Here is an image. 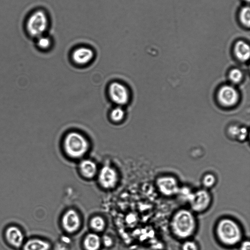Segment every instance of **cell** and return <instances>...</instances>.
<instances>
[{
	"label": "cell",
	"instance_id": "19",
	"mask_svg": "<svg viewBox=\"0 0 250 250\" xmlns=\"http://www.w3.org/2000/svg\"><path fill=\"white\" fill-rule=\"evenodd\" d=\"M36 46L39 49L46 50L51 45V40L45 34L40 36L34 39Z\"/></svg>",
	"mask_w": 250,
	"mask_h": 250
},
{
	"label": "cell",
	"instance_id": "4",
	"mask_svg": "<svg viewBox=\"0 0 250 250\" xmlns=\"http://www.w3.org/2000/svg\"><path fill=\"white\" fill-rule=\"evenodd\" d=\"M64 148L66 154L72 158L83 156L88 148V144L84 137L77 132H71L64 139Z\"/></svg>",
	"mask_w": 250,
	"mask_h": 250
},
{
	"label": "cell",
	"instance_id": "25",
	"mask_svg": "<svg viewBox=\"0 0 250 250\" xmlns=\"http://www.w3.org/2000/svg\"><path fill=\"white\" fill-rule=\"evenodd\" d=\"M102 243L107 248L110 247L113 244L112 238L108 235H104L101 239Z\"/></svg>",
	"mask_w": 250,
	"mask_h": 250
},
{
	"label": "cell",
	"instance_id": "9",
	"mask_svg": "<svg viewBox=\"0 0 250 250\" xmlns=\"http://www.w3.org/2000/svg\"><path fill=\"white\" fill-rule=\"evenodd\" d=\"M63 229L69 233L76 232L81 225V219L79 213L73 209L67 210L63 215L62 219Z\"/></svg>",
	"mask_w": 250,
	"mask_h": 250
},
{
	"label": "cell",
	"instance_id": "26",
	"mask_svg": "<svg viewBox=\"0 0 250 250\" xmlns=\"http://www.w3.org/2000/svg\"><path fill=\"white\" fill-rule=\"evenodd\" d=\"M239 250H250V243L249 240H245L240 242Z\"/></svg>",
	"mask_w": 250,
	"mask_h": 250
},
{
	"label": "cell",
	"instance_id": "16",
	"mask_svg": "<svg viewBox=\"0 0 250 250\" xmlns=\"http://www.w3.org/2000/svg\"><path fill=\"white\" fill-rule=\"evenodd\" d=\"M101 245V238L94 233H90L86 235L83 241L84 250H100Z\"/></svg>",
	"mask_w": 250,
	"mask_h": 250
},
{
	"label": "cell",
	"instance_id": "18",
	"mask_svg": "<svg viewBox=\"0 0 250 250\" xmlns=\"http://www.w3.org/2000/svg\"><path fill=\"white\" fill-rule=\"evenodd\" d=\"M238 18L240 23L246 28L250 25V8L249 6L242 7L239 12Z\"/></svg>",
	"mask_w": 250,
	"mask_h": 250
},
{
	"label": "cell",
	"instance_id": "1",
	"mask_svg": "<svg viewBox=\"0 0 250 250\" xmlns=\"http://www.w3.org/2000/svg\"><path fill=\"white\" fill-rule=\"evenodd\" d=\"M215 234L219 242L225 246L234 247L242 241L243 231L240 226L233 219L225 217L217 222Z\"/></svg>",
	"mask_w": 250,
	"mask_h": 250
},
{
	"label": "cell",
	"instance_id": "24",
	"mask_svg": "<svg viewBox=\"0 0 250 250\" xmlns=\"http://www.w3.org/2000/svg\"><path fill=\"white\" fill-rule=\"evenodd\" d=\"M181 250H199V247L194 241L187 239L182 244Z\"/></svg>",
	"mask_w": 250,
	"mask_h": 250
},
{
	"label": "cell",
	"instance_id": "22",
	"mask_svg": "<svg viewBox=\"0 0 250 250\" xmlns=\"http://www.w3.org/2000/svg\"><path fill=\"white\" fill-rule=\"evenodd\" d=\"M217 180L215 176L212 173H207L202 178V183L205 189L212 188L216 184Z\"/></svg>",
	"mask_w": 250,
	"mask_h": 250
},
{
	"label": "cell",
	"instance_id": "10",
	"mask_svg": "<svg viewBox=\"0 0 250 250\" xmlns=\"http://www.w3.org/2000/svg\"><path fill=\"white\" fill-rule=\"evenodd\" d=\"M98 180L101 186L104 188H112L116 186L117 183V173L112 167L105 166L100 171Z\"/></svg>",
	"mask_w": 250,
	"mask_h": 250
},
{
	"label": "cell",
	"instance_id": "17",
	"mask_svg": "<svg viewBox=\"0 0 250 250\" xmlns=\"http://www.w3.org/2000/svg\"><path fill=\"white\" fill-rule=\"evenodd\" d=\"M228 133L231 138L237 139L240 141L244 140L247 135L246 128L240 127L237 125H231L229 128Z\"/></svg>",
	"mask_w": 250,
	"mask_h": 250
},
{
	"label": "cell",
	"instance_id": "6",
	"mask_svg": "<svg viewBox=\"0 0 250 250\" xmlns=\"http://www.w3.org/2000/svg\"><path fill=\"white\" fill-rule=\"evenodd\" d=\"M211 201V195L205 188L192 192L188 200L192 210L197 213L206 211L210 206Z\"/></svg>",
	"mask_w": 250,
	"mask_h": 250
},
{
	"label": "cell",
	"instance_id": "14",
	"mask_svg": "<svg viewBox=\"0 0 250 250\" xmlns=\"http://www.w3.org/2000/svg\"><path fill=\"white\" fill-rule=\"evenodd\" d=\"M21 248L22 250H50L51 245L44 239L34 237L24 241Z\"/></svg>",
	"mask_w": 250,
	"mask_h": 250
},
{
	"label": "cell",
	"instance_id": "3",
	"mask_svg": "<svg viewBox=\"0 0 250 250\" xmlns=\"http://www.w3.org/2000/svg\"><path fill=\"white\" fill-rule=\"evenodd\" d=\"M49 26V19L45 11L41 9H34L26 17L24 30L30 39H35L45 34Z\"/></svg>",
	"mask_w": 250,
	"mask_h": 250
},
{
	"label": "cell",
	"instance_id": "27",
	"mask_svg": "<svg viewBox=\"0 0 250 250\" xmlns=\"http://www.w3.org/2000/svg\"><path fill=\"white\" fill-rule=\"evenodd\" d=\"M244 1L249 3L250 0H243Z\"/></svg>",
	"mask_w": 250,
	"mask_h": 250
},
{
	"label": "cell",
	"instance_id": "5",
	"mask_svg": "<svg viewBox=\"0 0 250 250\" xmlns=\"http://www.w3.org/2000/svg\"><path fill=\"white\" fill-rule=\"evenodd\" d=\"M216 98L221 106L230 108L238 104L240 100V94L233 85L224 84L219 88L216 92Z\"/></svg>",
	"mask_w": 250,
	"mask_h": 250
},
{
	"label": "cell",
	"instance_id": "12",
	"mask_svg": "<svg viewBox=\"0 0 250 250\" xmlns=\"http://www.w3.org/2000/svg\"><path fill=\"white\" fill-rule=\"evenodd\" d=\"M233 53L235 58L238 61L245 62L250 58V45L248 43L243 40L237 41L234 44Z\"/></svg>",
	"mask_w": 250,
	"mask_h": 250
},
{
	"label": "cell",
	"instance_id": "8",
	"mask_svg": "<svg viewBox=\"0 0 250 250\" xmlns=\"http://www.w3.org/2000/svg\"><path fill=\"white\" fill-rule=\"evenodd\" d=\"M4 238L7 245L15 249L21 248L24 242V234L17 225L8 226L4 231Z\"/></svg>",
	"mask_w": 250,
	"mask_h": 250
},
{
	"label": "cell",
	"instance_id": "15",
	"mask_svg": "<svg viewBox=\"0 0 250 250\" xmlns=\"http://www.w3.org/2000/svg\"><path fill=\"white\" fill-rule=\"evenodd\" d=\"M82 175L86 178H93L97 173V167L96 164L90 160H83L79 165Z\"/></svg>",
	"mask_w": 250,
	"mask_h": 250
},
{
	"label": "cell",
	"instance_id": "2",
	"mask_svg": "<svg viewBox=\"0 0 250 250\" xmlns=\"http://www.w3.org/2000/svg\"><path fill=\"white\" fill-rule=\"evenodd\" d=\"M170 227L173 234L177 238L187 240L195 232L196 220L192 211L187 209H181L172 216Z\"/></svg>",
	"mask_w": 250,
	"mask_h": 250
},
{
	"label": "cell",
	"instance_id": "13",
	"mask_svg": "<svg viewBox=\"0 0 250 250\" xmlns=\"http://www.w3.org/2000/svg\"><path fill=\"white\" fill-rule=\"evenodd\" d=\"M93 57V51L86 47H80L76 49L72 54L74 61L79 64H84L89 62Z\"/></svg>",
	"mask_w": 250,
	"mask_h": 250
},
{
	"label": "cell",
	"instance_id": "20",
	"mask_svg": "<svg viewBox=\"0 0 250 250\" xmlns=\"http://www.w3.org/2000/svg\"><path fill=\"white\" fill-rule=\"evenodd\" d=\"M90 225L92 229L96 231H103L105 227L104 219L100 216H95L92 218L90 221Z\"/></svg>",
	"mask_w": 250,
	"mask_h": 250
},
{
	"label": "cell",
	"instance_id": "11",
	"mask_svg": "<svg viewBox=\"0 0 250 250\" xmlns=\"http://www.w3.org/2000/svg\"><path fill=\"white\" fill-rule=\"evenodd\" d=\"M109 93L112 101L118 104H125L128 101L129 94L126 88L119 83L114 82L110 84Z\"/></svg>",
	"mask_w": 250,
	"mask_h": 250
},
{
	"label": "cell",
	"instance_id": "7",
	"mask_svg": "<svg viewBox=\"0 0 250 250\" xmlns=\"http://www.w3.org/2000/svg\"><path fill=\"white\" fill-rule=\"evenodd\" d=\"M156 186L161 194L168 197L178 194L180 188L177 180L171 175H164L158 178Z\"/></svg>",
	"mask_w": 250,
	"mask_h": 250
},
{
	"label": "cell",
	"instance_id": "23",
	"mask_svg": "<svg viewBox=\"0 0 250 250\" xmlns=\"http://www.w3.org/2000/svg\"><path fill=\"white\" fill-rule=\"evenodd\" d=\"M125 116V113L123 109L120 107H117L114 108L110 113V117L111 119L116 122H118L122 120Z\"/></svg>",
	"mask_w": 250,
	"mask_h": 250
},
{
	"label": "cell",
	"instance_id": "21",
	"mask_svg": "<svg viewBox=\"0 0 250 250\" xmlns=\"http://www.w3.org/2000/svg\"><path fill=\"white\" fill-rule=\"evenodd\" d=\"M228 77L232 83L237 84L242 81L243 74L241 70L235 68L231 69L229 72Z\"/></svg>",
	"mask_w": 250,
	"mask_h": 250
}]
</instances>
